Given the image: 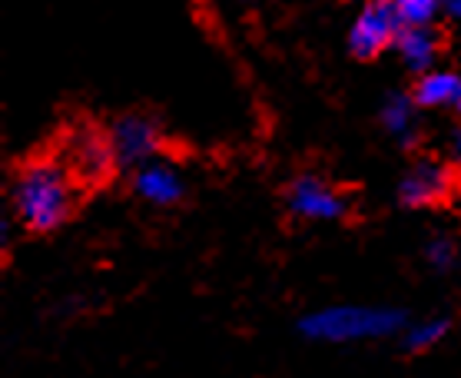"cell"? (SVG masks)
<instances>
[{
  "mask_svg": "<svg viewBox=\"0 0 461 378\" xmlns=\"http://www.w3.org/2000/svg\"><path fill=\"white\" fill-rule=\"evenodd\" d=\"M445 332H448V322H441V319H435V322H421V326H415L409 332V338H405V342H409V348H415V352H421V348H431L435 346V342H438L441 336H445Z\"/></svg>",
  "mask_w": 461,
  "mask_h": 378,
  "instance_id": "4fadbf2b",
  "label": "cell"
},
{
  "mask_svg": "<svg viewBox=\"0 0 461 378\" xmlns=\"http://www.w3.org/2000/svg\"><path fill=\"white\" fill-rule=\"evenodd\" d=\"M395 50H399L405 67H411V70H429L435 53H438V37L429 31V23H409V27L399 31Z\"/></svg>",
  "mask_w": 461,
  "mask_h": 378,
  "instance_id": "52a82bcc",
  "label": "cell"
},
{
  "mask_svg": "<svg viewBox=\"0 0 461 378\" xmlns=\"http://www.w3.org/2000/svg\"><path fill=\"white\" fill-rule=\"evenodd\" d=\"M445 7H448L455 17H461V0H445Z\"/></svg>",
  "mask_w": 461,
  "mask_h": 378,
  "instance_id": "9a60e30c",
  "label": "cell"
},
{
  "mask_svg": "<svg viewBox=\"0 0 461 378\" xmlns=\"http://www.w3.org/2000/svg\"><path fill=\"white\" fill-rule=\"evenodd\" d=\"M14 206L23 226L37 232L57 230L74 206L70 179L57 163H33L31 169H23L14 186Z\"/></svg>",
  "mask_w": 461,
  "mask_h": 378,
  "instance_id": "6da1fadb",
  "label": "cell"
},
{
  "mask_svg": "<svg viewBox=\"0 0 461 378\" xmlns=\"http://www.w3.org/2000/svg\"><path fill=\"white\" fill-rule=\"evenodd\" d=\"M461 90V76L455 74H425L415 86V104L421 106H455Z\"/></svg>",
  "mask_w": 461,
  "mask_h": 378,
  "instance_id": "9c48e42d",
  "label": "cell"
},
{
  "mask_svg": "<svg viewBox=\"0 0 461 378\" xmlns=\"http://www.w3.org/2000/svg\"><path fill=\"white\" fill-rule=\"evenodd\" d=\"M402 326V312L395 309H368V305H332L309 315L303 332L322 342H356V338L392 336Z\"/></svg>",
  "mask_w": 461,
  "mask_h": 378,
  "instance_id": "7a4b0ae2",
  "label": "cell"
},
{
  "mask_svg": "<svg viewBox=\"0 0 461 378\" xmlns=\"http://www.w3.org/2000/svg\"><path fill=\"white\" fill-rule=\"evenodd\" d=\"M110 159H113V149H106L104 143H100V140H94V137H84L74 149L77 169H80V176H86L90 183L104 176L106 166H110Z\"/></svg>",
  "mask_w": 461,
  "mask_h": 378,
  "instance_id": "30bf717a",
  "label": "cell"
},
{
  "mask_svg": "<svg viewBox=\"0 0 461 378\" xmlns=\"http://www.w3.org/2000/svg\"><path fill=\"white\" fill-rule=\"evenodd\" d=\"M399 31L402 17L395 11V0H375L358 14L356 27L348 33V43H352L356 57H378L385 47L399 40Z\"/></svg>",
  "mask_w": 461,
  "mask_h": 378,
  "instance_id": "3957f363",
  "label": "cell"
},
{
  "mask_svg": "<svg viewBox=\"0 0 461 378\" xmlns=\"http://www.w3.org/2000/svg\"><path fill=\"white\" fill-rule=\"evenodd\" d=\"M451 189V173L441 163H419L405 173L399 186V196L405 206H429L438 202L441 196H448Z\"/></svg>",
  "mask_w": 461,
  "mask_h": 378,
  "instance_id": "8992f818",
  "label": "cell"
},
{
  "mask_svg": "<svg viewBox=\"0 0 461 378\" xmlns=\"http://www.w3.org/2000/svg\"><path fill=\"white\" fill-rule=\"evenodd\" d=\"M382 120H385V126L395 133V137H409L411 133V104L405 100V96H392L385 104V110H382Z\"/></svg>",
  "mask_w": 461,
  "mask_h": 378,
  "instance_id": "8fae6325",
  "label": "cell"
},
{
  "mask_svg": "<svg viewBox=\"0 0 461 378\" xmlns=\"http://www.w3.org/2000/svg\"><path fill=\"white\" fill-rule=\"evenodd\" d=\"M133 186H137V193L143 196V200L157 202V206H173V202L183 196V183H179L176 169L157 166V163L140 166Z\"/></svg>",
  "mask_w": 461,
  "mask_h": 378,
  "instance_id": "ba28073f",
  "label": "cell"
},
{
  "mask_svg": "<svg viewBox=\"0 0 461 378\" xmlns=\"http://www.w3.org/2000/svg\"><path fill=\"white\" fill-rule=\"evenodd\" d=\"M455 157H458V163H461V133L455 137Z\"/></svg>",
  "mask_w": 461,
  "mask_h": 378,
  "instance_id": "2e32d148",
  "label": "cell"
},
{
  "mask_svg": "<svg viewBox=\"0 0 461 378\" xmlns=\"http://www.w3.org/2000/svg\"><path fill=\"white\" fill-rule=\"evenodd\" d=\"M157 126L143 116H126L113 126V159L123 166H140L157 153Z\"/></svg>",
  "mask_w": 461,
  "mask_h": 378,
  "instance_id": "277c9868",
  "label": "cell"
},
{
  "mask_svg": "<svg viewBox=\"0 0 461 378\" xmlns=\"http://www.w3.org/2000/svg\"><path fill=\"white\" fill-rule=\"evenodd\" d=\"M289 206H293L295 216L312 222H325V220H339L346 212V202L342 196H336L332 189L319 183V179H299L289 193Z\"/></svg>",
  "mask_w": 461,
  "mask_h": 378,
  "instance_id": "5b68a950",
  "label": "cell"
},
{
  "mask_svg": "<svg viewBox=\"0 0 461 378\" xmlns=\"http://www.w3.org/2000/svg\"><path fill=\"white\" fill-rule=\"evenodd\" d=\"M455 106H458V110H461V90H458V100H455Z\"/></svg>",
  "mask_w": 461,
  "mask_h": 378,
  "instance_id": "e0dca14e",
  "label": "cell"
},
{
  "mask_svg": "<svg viewBox=\"0 0 461 378\" xmlns=\"http://www.w3.org/2000/svg\"><path fill=\"white\" fill-rule=\"evenodd\" d=\"M441 0H395V11L402 17V27L409 23H429L438 14Z\"/></svg>",
  "mask_w": 461,
  "mask_h": 378,
  "instance_id": "7c38bea8",
  "label": "cell"
},
{
  "mask_svg": "<svg viewBox=\"0 0 461 378\" xmlns=\"http://www.w3.org/2000/svg\"><path fill=\"white\" fill-rule=\"evenodd\" d=\"M451 259H455V249H451L448 239H431L429 246V263L435 266V269H448Z\"/></svg>",
  "mask_w": 461,
  "mask_h": 378,
  "instance_id": "5bb4252c",
  "label": "cell"
}]
</instances>
